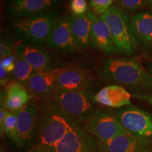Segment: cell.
I'll use <instances>...</instances> for the list:
<instances>
[{
	"mask_svg": "<svg viewBox=\"0 0 152 152\" xmlns=\"http://www.w3.org/2000/svg\"><path fill=\"white\" fill-rule=\"evenodd\" d=\"M114 4L128 14L148 7L145 0H115Z\"/></svg>",
	"mask_w": 152,
	"mask_h": 152,
	"instance_id": "obj_23",
	"label": "cell"
},
{
	"mask_svg": "<svg viewBox=\"0 0 152 152\" xmlns=\"http://www.w3.org/2000/svg\"><path fill=\"white\" fill-rule=\"evenodd\" d=\"M59 17L58 12L51 11L14 20L11 26L20 42L30 46L42 47L47 45L53 26Z\"/></svg>",
	"mask_w": 152,
	"mask_h": 152,
	"instance_id": "obj_3",
	"label": "cell"
},
{
	"mask_svg": "<svg viewBox=\"0 0 152 152\" xmlns=\"http://www.w3.org/2000/svg\"><path fill=\"white\" fill-rule=\"evenodd\" d=\"M132 96H134V98L137 99L141 101L147 102L150 105L152 106V95L149 94H133Z\"/></svg>",
	"mask_w": 152,
	"mask_h": 152,
	"instance_id": "obj_29",
	"label": "cell"
},
{
	"mask_svg": "<svg viewBox=\"0 0 152 152\" xmlns=\"http://www.w3.org/2000/svg\"><path fill=\"white\" fill-rule=\"evenodd\" d=\"M66 67L56 68L51 71L35 73L26 83L27 90L32 95L42 101L54 98L57 79Z\"/></svg>",
	"mask_w": 152,
	"mask_h": 152,
	"instance_id": "obj_11",
	"label": "cell"
},
{
	"mask_svg": "<svg viewBox=\"0 0 152 152\" xmlns=\"http://www.w3.org/2000/svg\"><path fill=\"white\" fill-rule=\"evenodd\" d=\"M29 152H53L50 150L46 149V148L40 147V146H35L34 147L33 149H31V150Z\"/></svg>",
	"mask_w": 152,
	"mask_h": 152,
	"instance_id": "obj_30",
	"label": "cell"
},
{
	"mask_svg": "<svg viewBox=\"0 0 152 152\" xmlns=\"http://www.w3.org/2000/svg\"><path fill=\"white\" fill-rule=\"evenodd\" d=\"M91 47L98 49L102 53L108 55L118 53L111 32L101 16H96L93 22Z\"/></svg>",
	"mask_w": 152,
	"mask_h": 152,
	"instance_id": "obj_19",
	"label": "cell"
},
{
	"mask_svg": "<svg viewBox=\"0 0 152 152\" xmlns=\"http://www.w3.org/2000/svg\"><path fill=\"white\" fill-rule=\"evenodd\" d=\"M132 29L137 49H152V11L137 12L131 16Z\"/></svg>",
	"mask_w": 152,
	"mask_h": 152,
	"instance_id": "obj_16",
	"label": "cell"
},
{
	"mask_svg": "<svg viewBox=\"0 0 152 152\" xmlns=\"http://www.w3.org/2000/svg\"><path fill=\"white\" fill-rule=\"evenodd\" d=\"M147 68H148V71H149L152 75V62L149 63V64H148Z\"/></svg>",
	"mask_w": 152,
	"mask_h": 152,
	"instance_id": "obj_32",
	"label": "cell"
},
{
	"mask_svg": "<svg viewBox=\"0 0 152 152\" xmlns=\"http://www.w3.org/2000/svg\"><path fill=\"white\" fill-rule=\"evenodd\" d=\"M88 90L56 91L54 99L58 107L78 123H86L92 118L97 103Z\"/></svg>",
	"mask_w": 152,
	"mask_h": 152,
	"instance_id": "obj_5",
	"label": "cell"
},
{
	"mask_svg": "<svg viewBox=\"0 0 152 152\" xmlns=\"http://www.w3.org/2000/svg\"><path fill=\"white\" fill-rule=\"evenodd\" d=\"M7 72L6 69L4 68V66L0 64V82H1V86H6L8 85L9 84V79L7 77Z\"/></svg>",
	"mask_w": 152,
	"mask_h": 152,
	"instance_id": "obj_28",
	"label": "cell"
},
{
	"mask_svg": "<svg viewBox=\"0 0 152 152\" xmlns=\"http://www.w3.org/2000/svg\"><path fill=\"white\" fill-rule=\"evenodd\" d=\"M17 55L11 54L9 55L8 56H6L4 58H1L0 61V64L4 66L5 68L6 71L8 73H11V72L14 71L15 66H16V63L17 61Z\"/></svg>",
	"mask_w": 152,
	"mask_h": 152,
	"instance_id": "obj_26",
	"label": "cell"
},
{
	"mask_svg": "<svg viewBox=\"0 0 152 152\" xmlns=\"http://www.w3.org/2000/svg\"><path fill=\"white\" fill-rule=\"evenodd\" d=\"M83 129L102 142H107L125 132L115 111L108 107H98Z\"/></svg>",
	"mask_w": 152,
	"mask_h": 152,
	"instance_id": "obj_6",
	"label": "cell"
},
{
	"mask_svg": "<svg viewBox=\"0 0 152 152\" xmlns=\"http://www.w3.org/2000/svg\"><path fill=\"white\" fill-rule=\"evenodd\" d=\"M101 18L107 25L118 53L128 56L134 55L137 47L133 37L130 15L113 4Z\"/></svg>",
	"mask_w": 152,
	"mask_h": 152,
	"instance_id": "obj_4",
	"label": "cell"
},
{
	"mask_svg": "<svg viewBox=\"0 0 152 152\" xmlns=\"http://www.w3.org/2000/svg\"><path fill=\"white\" fill-rule=\"evenodd\" d=\"M33 95L22 84L14 83L9 84L6 88L4 103L7 110L17 111L29 103Z\"/></svg>",
	"mask_w": 152,
	"mask_h": 152,
	"instance_id": "obj_20",
	"label": "cell"
},
{
	"mask_svg": "<svg viewBox=\"0 0 152 152\" xmlns=\"http://www.w3.org/2000/svg\"><path fill=\"white\" fill-rule=\"evenodd\" d=\"M16 55L26 60L37 73L54 69L55 58L52 54L41 47L30 46L20 42L15 47Z\"/></svg>",
	"mask_w": 152,
	"mask_h": 152,
	"instance_id": "obj_14",
	"label": "cell"
},
{
	"mask_svg": "<svg viewBox=\"0 0 152 152\" xmlns=\"http://www.w3.org/2000/svg\"><path fill=\"white\" fill-rule=\"evenodd\" d=\"M17 57L18 58L13 71V75L18 83L26 85L30 77L37 72L26 60L18 56Z\"/></svg>",
	"mask_w": 152,
	"mask_h": 152,
	"instance_id": "obj_21",
	"label": "cell"
},
{
	"mask_svg": "<svg viewBox=\"0 0 152 152\" xmlns=\"http://www.w3.org/2000/svg\"><path fill=\"white\" fill-rule=\"evenodd\" d=\"M1 152H3V151H1Z\"/></svg>",
	"mask_w": 152,
	"mask_h": 152,
	"instance_id": "obj_33",
	"label": "cell"
},
{
	"mask_svg": "<svg viewBox=\"0 0 152 152\" xmlns=\"http://www.w3.org/2000/svg\"><path fill=\"white\" fill-rule=\"evenodd\" d=\"M17 111H7L3 125V134H7L15 142L17 132Z\"/></svg>",
	"mask_w": 152,
	"mask_h": 152,
	"instance_id": "obj_22",
	"label": "cell"
},
{
	"mask_svg": "<svg viewBox=\"0 0 152 152\" xmlns=\"http://www.w3.org/2000/svg\"><path fill=\"white\" fill-rule=\"evenodd\" d=\"M38 108L29 103L19 109L17 113V132L15 142L18 147L32 143L36 139Z\"/></svg>",
	"mask_w": 152,
	"mask_h": 152,
	"instance_id": "obj_12",
	"label": "cell"
},
{
	"mask_svg": "<svg viewBox=\"0 0 152 152\" xmlns=\"http://www.w3.org/2000/svg\"><path fill=\"white\" fill-rule=\"evenodd\" d=\"M113 0H90V5L93 13L101 16L113 5Z\"/></svg>",
	"mask_w": 152,
	"mask_h": 152,
	"instance_id": "obj_24",
	"label": "cell"
},
{
	"mask_svg": "<svg viewBox=\"0 0 152 152\" xmlns=\"http://www.w3.org/2000/svg\"><path fill=\"white\" fill-rule=\"evenodd\" d=\"M145 1L147 2V7L152 10V0H145Z\"/></svg>",
	"mask_w": 152,
	"mask_h": 152,
	"instance_id": "obj_31",
	"label": "cell"
},
{
	"mask_svg": "<svg viewBox=\"0 0 152 152\" xmlns=\"http://www.w3.org/2000/svg\"><path fill=\"white\" fill-rule=\"evenodd\" d=\"M131 93L118 85H110L102 88L94 95V100L100 105L108 108L121 109L132 105Z\"/></svg>",
	"mask_w": 152,
	"mask_h": 152,
	"instance_id": "obj_18",
	"label": "cell"
},
{
	"mask_svg": "<svg viewBox=\"0 0 152 152\" xmlns=\"http://www.w3.org/2000/svg\"><path fill=\"white\" fill-rule=\"evenodd\" d=\"M80 127V123L58 107L54 98L43 100V103L38 108L37 145L46 149L53 147L68 132Z\"/></svg>",
	"mask_w": 152,
	"mask_h": 152,
	"instance_id": "obj_2",
	"label": "cell"
},
{
	"mask_svg": "<svg viewBox=\"0 0 152 152\" xmlns=\"http://www.w3.org/2000/svg\"><path fill=\"white\" fill-rule=\"evenodd\" d=\"M100 75L130 92L131 94L152 95V75L137 61L109 57L104 60Z\"/></svg>",
	"mask_w": 152,
	"mask_h": 152,
	"instance_id": "obj_1",
	"label": "cell"
},
{
	"mask_svg": "<svg viewBox=\"0 0 152 152\" xmlns=\"http://www.w3.org/2000/svg\"><path fill=\"white\" fill-rule=\"evenodd\" d=\"M96 16L89 11L81 16L71 15L68 18L74 40L79 49H87L91 46L92 28Z\"/></svg>",
	"mask_w": 152,
	"mask_h": 152,
	"instance_id": "obj_17",
	"label": "cell"
},
{
	"mask_svg": "<svg viewBox=\"0 0 152 152\" xmlns=\"http://www.w3.org/2000/svg\"><path fill=\"white\" fill-rule=\"evenodd\" d=\"M68 7L72 15L81 16L87 12L88 3L87 0H70Z\"/></svg>",
	"mask_w": 152,
	"mask_h": 152,
	"instance_id": "obj_25",
	"label": "cell"
},
{
	"mask_svg": "<svg viewBox=\"0 0 152 152\" xmlns=\"http://www.w3.org/2000/svg\"><path fill=\"white\" fill-rule=\"evenodd\" d=\"M13 47L10 42L1 36L0 42V56L1 58L13 54Z\"/></svg>",
	"mask_w": 152,
	"mask_h": 152,
	"instance_id": "obj_27",
	"label": "cell"
},
{
	"mask_svg": "<svg viewBox=\"0 0 152 152\" xmlns=\"http://www.w3.org/2000/svg\"><path fill=\"white\" fill-rule=\"evenodd\" d=\"M125 132L152 141V114L145 110L130 105L115 111Z\"/></svg>",
	"mask_w": 152,
	"mask_h": 152,
	"instance_id": "obj_7",
	"label": "cell"
},
{
	"mask_svg": "<svg viewBox=\"0 0 152 152\" xmlns=\"http://www.w3.org/2000/svg\"><path fill=\"white\" fill-rule=\"evenodd\" d=\"M98 141L100 152H152V141L127 132L107 142Z\"/></svg>",
	"mask_w": 152,
	"mask_h": 152,
	"instance_id": "obj_10",
	"label": "cell"
},
{
	"mask_svg": "<svg viewBox=\"0 0 152 152\" xmlns=\"http://www.w3.org/2000/svg\"><path fill=\"white\" fill-rule=\"evenodd\" d=\"M53 152H100L99 141L81 127L71 131L53 147Z\"/></svg>",
	"mask_w": 152,
	"mask_h": 152,
	"instance_id": "obj_9",
	"label": "cell"
},
{
	"mask_svg": "<svg viewBox=\"0 0 152 152\" xmlns=\"http://www.w3.org/2000/svg\"><path fill=\"white\" fill-rule=\"evenodd\" d=\"M63 2L64 0H7L5 12L14 21L54 11Z\"/></svg>",
	"mask_w": 152,
	"mask_h": 152,
	"instance_id": "obj_8",
	"label": "cell"
},
{
	"mask_svg": "<svg viewBox=\"0 0 152 152\" xmlns=\"http://www.w3.org/2000/svg\"><path fill=\"white\" fill-rule=\"evenodd\" d=\"M92 83V76L77 66H68L58 75L56 91L88 90Z\"/></svg>",
	"mask_w": 152,
	"mask_h": 152,
	"instance_id": "obj_15",
	"label": "cell"
},
{
	"mask_svg": "<svg viewBox=\"0 0 152 152\" xmlns=\"http://www.w3.org/2000/svg\"><path fill=\"white\" fill-rule=\"evenodd\" d=\"M47 46L61 52L73 53L78 49L70 28L69 19L59 17L55 22L49 35Z\"/></svg>",
	"mask_w": 152,
	"mask_h": 152,
	"instance_id": "obj_13",
	"label": "cell"
}]
</instances>
